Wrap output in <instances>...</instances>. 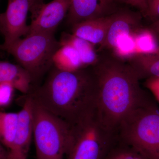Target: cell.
Instances as JSON below:
<instances>
[{"label": "cell", "mask_w": 159, "mask_h": 159, "mask_svg": "<svg viewBox=\"0 0 159 159\" xmlns=\"http://www.w3.org/2000/svg\"><path fill=\"white\" fill-rule=\"evenodd\" d=\"M93 67L97 116L106 128L117 135L123 120L149 99L129 64L108 57L99 59Z\"/></svg>", "instance_id": "6da1fadb"}, {"label": "cell", "mask_w": 159, "mask_h": 159, "mask_svg": "<svg viewBox=\"0 0 159 159\" xmlns=\"http://www.w3.org/2000/svg\"><path fill=\"white\" fill-rule=\"evenodd\" d=\"M28 94L39 105L71 126L95 110L96 88L92 69L70 72L55 68L43 85Z\"/></svg>", "instance_id": "7a4b0ae2"}, {"label": "cell", "mask_w": 159, "mask_h": 159, "mask_svg": "<svg viewBox=\"0 0 159 159\" xmlns=\"http://www.w3.org/2000/svg\"><path fill=\"white\" fill-rule=\"evenodd\" d=\"M119 140L146 159H159V108L150 99L134 109L119 126Z\"/></svg>", "instance_id": "3957f363"}, {"label": "cell", "mask_w": 159, "mask_h": 159, "mask_svg": "<svg viewBox=\"0 0 159 159\" xmlns=\"http://www.w3.org/2000/svg\"><path fill=\"white\" fill-rule=\"evenodd\" d=\"M33 101V137L37 159H64L73 142L72 126Z\"/></svg>", "instance_id": "277c9868"}, {"label": "cell", "mask_w": 159, "mask_h": 159, "mask_svg": "<svg viewBox=\"0 0 159 159\" xmlns=\"http://www.w3.org/2000/svg\"><path fill=\"white\" fill-rule=\"evenodd\" d=\"M61 47L54 34L35 33L18 39L4 51L11 54L31 75L39 79L53 65L54 54Z\"/></svg>", "instance_id": "5b68a950"}, {"label": "cell", "mask_w": 159, "mask_h": 159, "mask_svg": "<svg viewBox=\"0 0 159 159\" xmlns=\"http://www.w3.org/2000/svg\"><path fill=\"white\" fill-rule=\"evenodd\" d=\"M73 142L67 159H104L117 136L104 126L96 110L72 126Z\"/></svg>", "instance_id": "8992f818"}, {"label": "cell", "mask_w": 159, "mask_h": 159, "mask_svg": "<svg viewBox=\"0 0 159 159\" xmlns=\"http://www.w3.org/2000/svg\"><path fill=\"white\" fill-rule=\"evenodd\" d=\"M39 1L8 0L6 11L0 13V31L5 38L4 43L0 45V50H5L22 36L28 35V13Z\"/></svg>", "instance_id": "52a82bcc"}, {"label": "cell", "mask_w": 159, "mask_h": 159, "mask_svg": "<svg viewBox=\"0 0 159 159\" xmlns=\"http://www.w3.org/2000/svg\"><path fill=\"white\" fill-rule=\"evenodd\" d=\"M71 0H53L48 3L39 0L31 8V22L28 34L35 33L54 34L66 16Z\"/></svg>", "instance_id": "ba28073f"}, {"label": "cell", "mask_w": 159, "mask_h": 159, "mask_svg": "<svg viewBox=\"0 0 159 159\" xmlns=\"http://www.w3.org/2000/svg\"><path fill=\"white\" fill-rule=\"evenodd\" d=\"M22 108L18 112V122L14 142L7 159H27L33 136V99L26 95Z\"/></svg>", "instance_id": "9c48e42d"}, {"label": "cell", "mask_w": 159, "mask_h": 159, "mask_svg": "<svg viewBox=\"0 0 159 159\" xmlns=\"http://www.w3.org/2000/svg\"><path fill=\"white\" fill-rule=\"evenodd\" d=\"M116 0H71L67 14L74 26L86 20L108 16L118 11Z\"/></svg>", "instance_id": "30bf717a"}, {"label": "cell", "mask_w": 159, "mask_h": 159, "mask_svg": "<svg viewBox=\"0 0 159 159\" xmlns=\"http://www.w3.org/2000/svg\"><path fill=\"white\" fill-rule=\"evenodd\" d=\"M140 21L139 16L131 11H117L113 13L103 46L114 48L119 38L139 30Z\"/></svg>", "instance_id": "8fae6325"}, {"label": "cell", "mask_w": 159, "mask_h": 159, "mask_svg": "<svg viewBox=\"0 0 159 159\" xmlns=\"http://www.w3.org/2000/svg\"><path fill=\"white\" fill-rule=\"evenodd\" d=\"M112 17L113 14L78 23L73 26V34L93 45L103 46Z\"/></svg>", "instance_id": "7c38bea8"}, {"label": "cell", "mask_w": 159, "mask_h": 159, "mask_svg": "<svg viewBox=\"0 0 159 159\" xmlns=\"http://www.w3.org/2000/svg\"><path fill=\"white\" fill-rule=\"evenodd\" d=\"M32 79L29 72L21 66L0 61V83H9L23 94L31 92Z\"/></svg>", "instance_id": "4fadbf2b"}, {"label": "cell", "mask_w": 159, "mask_h": 159, "mask_svg": "<svg viewBox=\"0 0 159 159\" xmlns=\"http://www.w3.org/2000/svg\"><path fill=\"white\" fill-rule=\"evenodd\" d=\"M53 63L61 70L72 72L84 68L77 50L68 44H61L54 54Z\"/></svg>", "instance_id": "5bb4252c"}, {"label": "cell", "mask_w": 159, "mask_h": 159, "mask_svg": "<svg viewBox=\"0 0 159 159\" xmlns=\"http://www.w3.org/2000/svg\"><path fill=\"white\" fill-rule=\"evenodd\" d=\"M60 44H68L74 47L79 53L84 67L94 66L99 60L93 45L87 41L72 34L64 33L59 41Z\"/></svg>", "instance_id": "9a60e30c"}, {"label": "cell", "mask_w": 159, "mask_h": 159, "mask_svg": "<svg viewBox=\"0 0 159 159\" xmlns=\"http://www.w3.org/2000/svg\"><path fill=\"white\" fill-rule=\"evenodd\" d=\"M129 63L138 73L140 79L143 77H159V53L138 54L130 58Z\"/></svg>", "instance_id": "2e32d148"}, {"label": "cell", "mask_w": 159, "mask_h": 159, "mask_svg": "<svg viewBox=\"0 0 159 159\" xmlns=\"http://www.w3.org/2000/svg\"><path fill=\"white\" fill-rule=\"evenodd\" d=\"M18 122V113L0 112V141L8 152L13 144Z\"/></svg>", "instance_id": "e0dca14e"}, {"label": "cell", "mask_w": 159, "mask_h": 159, "mask_svg": "<svg viewBox=\"0 0 159 159\" xmlns=\"http://www.w3.org/2000/svg\"><path fill=\"white\" fill-rule=\"evenodd\" d=\"M135 39L137 55L156 54L158 52L159 46L155 34L152 31L139 29L135 34Z\"/></svg>", "instance_id": "ac0fdd59"}, {"label": "cell", "mask_w": 159, "mask_h": 159, "mask_svg": "<svg viewBox=\"0 0 159 159\" xmlns=\"http://www.w3.org/2000/svg\"><path fill=\"white\" fill-rule=\"evenodd\" d=\"M136 32L123 35L117 40L116 45L113 49L117 57L121 58L130 59L137 55L135 39Z\"/></svg>", "instance_id": "d6986e66"}, {"label": "cell", "mask_w": 159, "mask_h": 159, "mask_svg": "<svg viewBox=\"0 0 159 159\" xmlns=\"http://www.w3.org/2000/svg\"><path fill=\"white\" fill-rule=\"evenodd\" d=\"M15 88L9 83H0V107L7 106L10 104Z\"/></svg>", "instance_id": "ffe728a7"}, {"label": "cell", "mask_w": 159, "mask_h": 159, "mask_svg": "<svg viewBox=\"0 0 159 159\" xmlns=\"http://www.w3.org/2000/svg\"><path fill=\"white\" fill-rule=\"evenodd\" d=\"M145 16L153 20L159 19V0H148Z\"/></svg>", "instance_id": "44dd1931"}, {"label": "cell", "mask_w": 159, "mask_h": 159, "mask_svg": "<svg viewBox=\"0 0 159 159\" xmlns=\"http://www.w3.org/2000/svg\"><path fill=\"white\" fill-rule=\"evenodd\" d=\"M145 85L159 102V77H149L146 80Z\"/></svg>", "instance_id": "7402d4cb"}, {"label": "cell", "mask_w": 159, "mask_h": 159, "mask_svg": "<svg viewBox=\"0 0 159 159\" xmlns=\"http://www.w3.org/2000/svg\"><path fill=\"white\" fill-rule=\"evenodd\" d=\"M117 2H122L139 9L145 15L147 10L148 0H116Z\"/></svg>", "instance_id": "603a6c76"}, {"label": "cell", "mask_w": 159, "mask_h": 159, "mask_svg": "<svg viewBox=\"0 0 159 159\" xmlns=\"http://www.w3.org/2000/svg\"><path fill=\"white\" fill-rule=\"evenodd\" d=\"M8 152L0 141V159H7Z\"/></svg>", "instance_id": "cb8c5ba5"}, {"label": "cell", "mask_w": 159, "mask_h": 159, "mask_svg": "<svg viewBox=\"0 0 159 159\" xmlns=\"http://www.w3.org/2000/svg\"><path fill=\"white\" fill-rule=\"evenodd\" d=\"M151 31L159 38V19L154 22L152 25Z\"/></svg>", "instance_id": "d4e9b609"}, {"label": "cell", "mask_w": 159, "mask_h": 159, "mask_svg": "<svg viewBox=\"0 0 159 159\" xmlns=\"http://www.w3.org/2000/svg\"><path fill=\"white\" fill-rule=\"evenodd\" d=\"M158 53H159V51H158Z\"/></svg>", "instance_id": "484cf974"}]
</instances>
